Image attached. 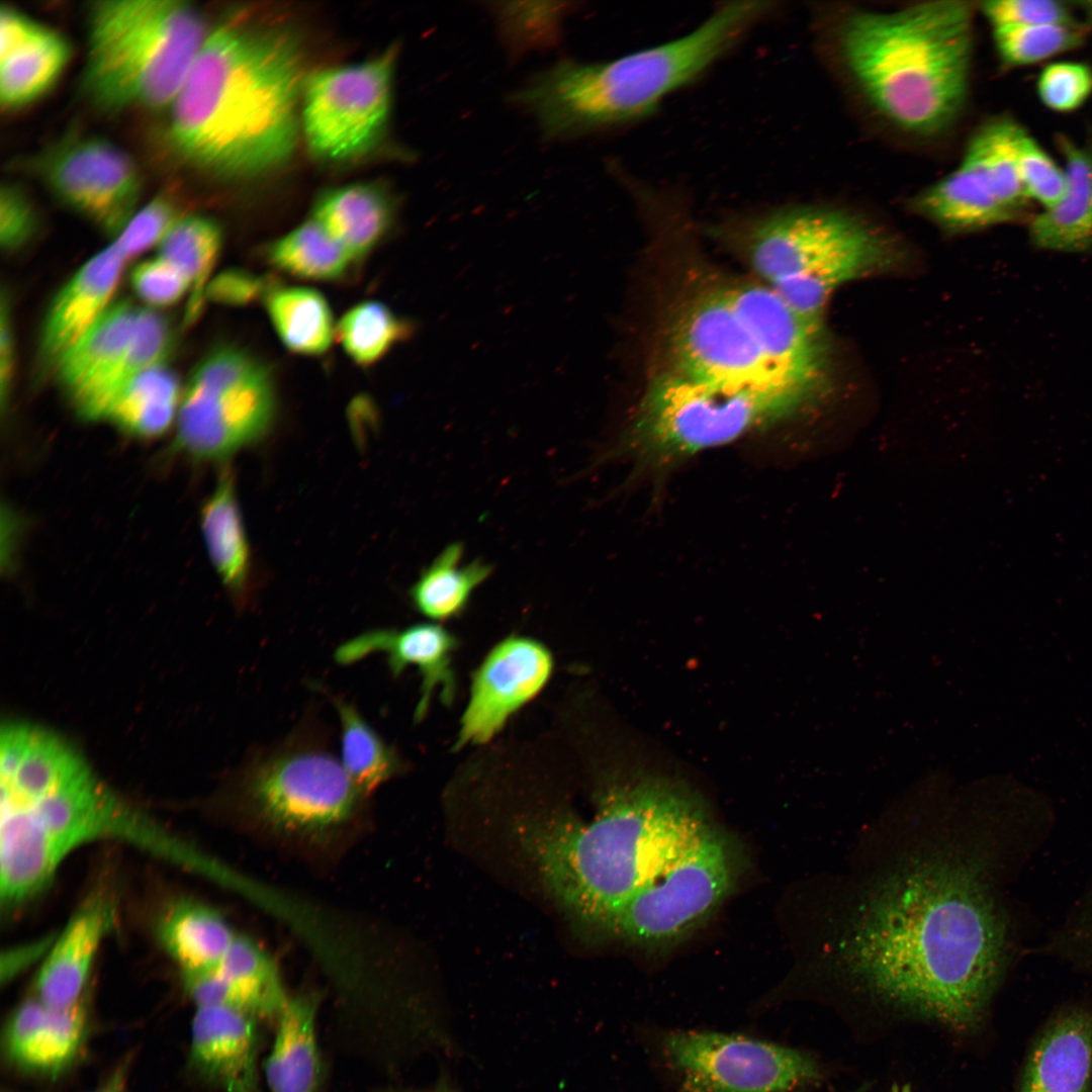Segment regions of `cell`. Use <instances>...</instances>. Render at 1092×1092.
<instances>
[{"instance_id":"obj_1","label":"cell","mask_w":1092,"mask_h":1092,"mask_svg":"<svg viewBox=\"0 0 1092 1092\" xmlns=\"http://www.w3.org/2000/svg\"><path fill=\"white\" fill-rule=\"evenodd\" d=\"M1008 844L994 833L963 862L934 854L889 872L842 937L849 971L882 997L946 1025L977 1024L1014 949L992 875L1014 850H998Z\"/></svg>"},{"instance_id":"obj_2","label":"cell","mask_w":1092,"mask_h":1092,"mask_svg":"<svg viewBox=\"0 0 1092 1092\" xmlns=\"http://www.w3.org/2000/svg\"><path fill=\"white\" fill-rule=\"evenodd\" d=\"M710 822L687 786L646 776L602 790L589 821L556 814L525 821L518 833L558 903L612 934L627 902Z\"/></svg>"},{"instance_id":"obj_3","label":"cell","mask_w":1092,"mask_h":1092,"mask_svg":"<svg viewBox=\"0 0 1092 1092\" xmlns=\"http://www.w3.org/2000/svg\"><path fill=\"white\" fill-rule=\"evenodd\" d=\"M304 80L291 32L225 22L207 35L170 106V142L186 162L211 173L272 169L295 147Z\"/></svg>"},{"instance_id":"obj_4","label":"cell","mask_w":1092,"mask_h":1092,"mask_svg":"<svg viewBox=\"0 0 1092 1092\" xmlns=\"http://www.w3.org/2000/svg\"><path fill=\"white\" fill-rule=\"evenodd\" d=\"M841 64L873 110L914 135L950 126L966 104L973 8L931 1L894 11L858 10L837 35Z\"/></svg>"},{"instance_id":"obj_5","label":"cell","mask_w":1092,"mask_h":1092,"mask_svg":"<svg viewBox=\"0 0 1092 1092\" xmlns=\"http://www.w3.org/2000/svg\"><path fill=\"white\" fill-rule=\"evenodd\" d=\"M768 1L721 4L676 39L604 63L563 60L535 74L511 100L550 141L637 121L694 81L774 9Z\"/></svg>"},{"instance_id":"obj_6","label":"cell","mask_w":1092,"mask_h":1092,"mask_svg":"<svg viewBox=\"0 0 1092 1092\" xmlns=\"http://www.w3.org/2000/svg\"><path fill=\"white\" fill-rule=\"evenodd\" d=\"M207 35L187 1L90 2L81 91L104 111L170 107Z\"/></svg>"},{"instance_id":"obj_7","label":"cell","mask_w":1092,"mask_h":1092,"mask_svg":"<svg viewBox=\"0 0 1092 1092\" xmlns=\"http://www.w3.org/2000/svg\"><path fill=\"white\" fill-rule=\"evenodd\" d=\"M810 398L779 382L713 383L667 372L649 385L631 425L600 461L667 469L765 429Z\"/></svg>"},{"instance_id":"obj_8","label":"cell","mask_w":1092,"mask_h":1092,"mask_svg":"<svg viewBox=\"0 0 1092 1092\" xmlns=\"http://www.w3.org/2000/svg\"><path fill=\"white\" fill-rule=\"evenodd\" d=\"M756 273L798 313L823 322L839 286L895 267L890 237L846 210L792 206L765 214L747 232Z\"/></svg>"},{"instance_id":"obj_9","label":"cell","mask_w":1092,"mask_h":1092,"mask_svg":"<svg viewBox=\"0 0 1092 1092\" xmlns=\"http://www.w3.org/2000/svg\"><path fill=\"white\" fill-rule=\"evenodd\" d=\"M242 812L277 830L324 832L351 821L367 798L332 748L331 730L308 713L285 736L253 746L231 778Z\"/></svg>"},{"instance_id":"obj_10","label":"cell","mask_w":1092,"mask_h":1092,"mask_svg":"<svg viewBox=\"0 0 1092 1092\" xmlns=\"http://www.w3.org/2000/svg\"><path fill=\"white\" fill-rule=\"evenodd\" d=\"M742 859L736 840L710 822L627 902L612 934L652 950L679 942L728 897Z\"/></svg>"},{"instance_id":"obj_11","label":"cell","mask_w":1092,"mask_h":1092,"mask_svg":"<svg viewBox=\"0 0 1092 1092\" xmlns=\"http://www.w3.org/2000/svg\"><path fill=\"white\" fill-rule=\"evenodd\" d=\"M275 408L266 366L242 349L218 347L191 374L179 410L176 445L197 459L226 457L264 435Z\"/></svg>"},{"instance_id":"obj_12","label":"cell","mask_w":1092,"mask_h":1092,"mask_svg":"<svg viewBox=\"0 0 1092 1092\" xmlns=\"http://www.w3.org/2000/svg\"><path fill=\"white\" fill-rule=\"evenodd\" d=\"M396 51L393 47L373 60L322 69L305 78L302 124L314 155L345 160L375 145L388 120Z\"/></svg>"},{"instance_id":"obj_13","label":"cell","mask_w":1092,"mask_h":1092,"mask_svg":"<svg viewBox=\"0 0 1092 1092\" xmlns=\"http://www.w3.org/2000/svg\"><path fill=\"white\" fill-rule=\"evenodd\" d=\"M663 1052L686 1092H793L819 1076L808 1055L737 1034L675 1030Z\"/></svg>"},{"instance_id":"obj_14","label":"cell","mask_w":1092,"mask_h":1092,"mask_svg":"<svg viewBox=\"0 0 1092 1092\" xmlns=\"http://www.w3.org/2000/svg\"><path fill=\"white\" fill-rule=\"evenodd\" d=\"M36 169L59 202L108 235H118L135 214L140 171L105 138H67L38 158Z\"/></svg>"},{"instance_id":"obj_15","label":"cell","mask_w":1092,"mask_h":1092,"mask_svg":"<svg viewBox=\"0 0 1092 1092\" xmlns=\"http://www.w3.org/2000/svg\"><path fill=\"white\" fill-rule=\"evenodd\" d=\"M668 342L671 373L681 377L713 383L779 382L813 397L772 368L723 289L692 300L673 321Z\"/></svg>"},{"instance_id":"obj_16","label":"cell","mask_w":1092,"mask_h":1092,"mask_svg":"<svg viewBox=\"0 0 1092 1092\" xmlns=\"http://www.w3.org/2000/svg\"><path fill=\"white\" fill-rule=\"evenodd\" d=\"M755 344L788 382L815 396L829 380L830 356L824 325L793 309L769 285L723 289Z\"/></svg>"},{"instance_id":"obj_17","label":"cell","mask_w":1092,"mask_h":1092,"mask_svg":"<svg viewBox=\"0 0 1092 1092\" xmlns=\"http://www.w3.org/2000/svg\"><path fill=\"white\" fill-rule=\"evenodd\" d=\"M552 667L550 651L537 640L510 636L494 646L473 674L456 749L489 741L541 691Z\"/></svg>"},{"instance_id":"obj_18","label":"cell","mask_w":1092,"mask_h":1092,"mask_svg":"<svg viewBox=\"0 0 1092 1092\" xmlns=\"http://www.w3.org/2000/svg\"><path fill=\"white\" fill-rule=\"evenodd\" d=\"M260 1022L234 1006L197 1007L188 1058L192 1072L220 1092H264L259 1072Z\"/></svg>"},{"instance_id":"obj_19","label":"cell","mask_w":1092,"mask_h":1092,"mask_svg":"<svg viewBox=\"0 0 1092 1092\" xmlns=\"http://www.w3.org/2000/svg\"><path fill=\"white\" fill-rule=\"evenodd\" d=\"M457 638L438 624H416L404 629H376L363 632L342 643L334 653L341 665H349L375 653L386 657L390 673L397 677L410 665L422 676L421 694L415 720L427 714L432 695L440 688L444 704L450 705L456 693L452 654Z\"/></svg>"},{"instance_id":"obj_20","label":"cell","mask_w":1092,"mask_h":1092,"mask_svg":"<svg viewBox=\"0 0 1092 1092\" xmlns=\"http://www.w3.org/2000/svg\"><path fill=\"white\" fill-rule=\"evenodd\" d=\"M79 1002L71 1007L49 1006L27 1000L12 1012L3 1032V1052L18 1071L56 1079L80 1058L88 1036L87 1011Z\"/></svg>"},{"instance_id":"obj_21","label":"cell","mask_w":1092,"mask_h":1092,"mask_svg":"<svg viewBox=\"0 0 1092 1092\" xmlns=\"http://www.w3.org/2000/svg\"><path fill=\"white\" fill-rule=\"evenodd\" d=\"M1016 1092H1092V1008L1070 1003L1036 1031Z\"/></svg>"},{"instance_id":"obj_22","label":"cell","mask_w":1092,"mask_h":1092,"mask_svg":"<svg viewBox=\"0 0 1092 1092\" xmlns=\"http://www.w3.org/2000/svg\"><path fill=\"white\" fill-rule=\"evenodd\" d=\"M124 260L111 244L87 261L56 294L40 331L38 356L43 367L55 368L108 308Z\"/></svg>"},{"instance_id":"obj_23","label":"cell","mask_w":1092,"mask_h":1092,"mask_svg":"<svg viewBox=\"0 0 1092 1092\" xmlns=\"http://www.w3.org/2000/svg\"><path fill=\"white\" fill-rule=\"evenodd\" d=\"M113 908L105 898H96L73 916L36 977L37 1000L58 1008L81 1001L99 943L113 922Z\"/></svg>"},{"instance_id":"obj_24","label":"cell","mask_w":1092,"mask_h":1092,"mask_svg":"<svg viewBox=\"0 0 1092 1092\" xmlns=\"http://www.w3.org/2000/svg\"><path fill=\"white\" fill-rule=\"evenodd\" d=\"M320 1003L314 992L291 995L277 1017L274 1041L262 1068L269 1092H321Z\"/></svg>"},{"instance_id":"obj_25","label":"cell","mask_w":1092,"mask_h":1092,"mask_svg":"<svg viewBox=\"0 0 1092 1092\" xmlns=\"http://www.w3.org/2000/svg\"><path fill=\"white\" fill-rule=\"evenodd\" d=\"M1056 140L1064 160L1066 192L1032 218L1029 238L1034 247L1045 251H1092V148L1062 133Z\"/></svg>"},{"instance_id":"obj_26","label":"cell","mask_w":1092,"mask_h":1092,"mask_svg":"<svg viewBox=\"0 0 1092 1092\" xmlns=\"http://www.w3.org/2000/svg\"><path fill=\"white\" fill-rule=\"evenodd\" d=\"M64 857L25 811L1 809L0 890L5 905L14 906L38 892Z\"/></svg>"},{"instance_id":"obj_27","label":"cell","mask_w":1092,"mask_h":1092,"mask_svg":"<svg viewBox=\"0 0 1092 1092\" xmlns=\"http://www.w3.org/2000/svg\"><path fill=\"white\" fill-rule=\"evenodd\" d=\"M393 210L379 186L356 183L325 191L314 203L312 220L356 260L387 234Z\"/></svg>"},{"instance_id":"obj_28","label":"cell","mask_w":1092,"mask_h":1092,"mask_svg":"<svg viewBox=\"0 0 1092 1092\" xmlns=\"http://www.w3.org/2000/svg\"><path fill=\"white\" fill-rule=\"evenodd\" d=\"M173 335L168 321L151 309H139L129 342L114 364L92 384L69 398L85 421H104L124 385L142 371L165 363Z\"/></svg>"},{"instance_id":"obj_29","label":"cell","mask_w":1092,"mask_h":1092,"mask_svg":"<svg viewBox=\"0 0 1092 1092\" xmlns=\"http://www.w3.org/2000/svg\"><path fill=\"white\" fill-rule=\"evenodd\" d=\"M913 205L920 214L952 233L978 231L1018 217L962 164L917 194Z\"/></svg>"},{"instance_id":"obj_30","label":"cell","mask_w":1092,"mask_h":1092,"mask_svg":"<svg viewBox=\"0 0 1092 1092\" xmlns=\"http://www.w3.org/2000/svg\"><path fill=\"white\" fill-rule=\"evenodd\" d=\"M72 49L64 34L44 24L0 57V101L7 110L32 103L53 87Z\"/></svg>"},{"instance_id":"obj_31","label":"cell","mask_w":1092,"mask_h":1092,"mask_svg":"<svg viewBox=\"0 0 1092 1092\" xmlns=\"http://www.w3.org/2000/svg\"><path fill=\"white\" fill-rule=\"evenodd\" d=\"M139 309L129 301L110 304L59 360L57 378L68 398L102 376L125 350Z\"/></svg>"},{"instance_id":"obj_32","label":"cell","mask_w":1092,"mask_h":1092,"mask_svg":"<svg viewBox=\"0 0 1092 1092\" xmlns=\"http://www.w3.org/2000/svg\"><path fill=\"white\" fill-rule=\"evenodd\" d=\"M202 532L213 566L238 602L245 603L249 582V548L234 477L223 470L202 508Z\"/></svg>"},{"instance_id":"obj_33","label":"cell","mask_w":1092,"mask_h":1092,"mask_svg":"<svg viewBox=\"0 0 1092 1092\" xmlns=\"http://www.w3.org/2000/svg\"><path fill=\"white\" fill-rule=\"evenodd\" d=\"M237 933L213 909L194 902H180L159 926L163 946L183 972L216 969Z\"/></svg>"},{"instance_id":"obj_34","label":"cell","mask_w":1092,"mask_h":1092,"mask_svg":"<svg viewBox=\"0 0 1092 1092\" xmlns=\"http://www.w3.org/2000/svg\"><path fill=\"white\" fill-rule=\"evenodd\" d=\"M464 553L461 542L447 545L411 587L413 606L422 615L435 621L461 615L474 590L491 576L492 564L480 558L463 563Z\"/></svg>"},{"instance_id":"obj_35","label":"cell","mask_w":1092,"mask_h":1092,"mask_svg":"<svg viewBox=\"0 0 1092 1092\" xmlns=\"http://www.w3.org/2000/svg\"><path fill=\"white\" fill-rule=\"evenodd\" d=\"M216 971L235 1007L275 1023L290 995L277 965L258 943L238 934Z\"/></svg>"},{"instance_id":"obj_36","label":"cell","mask_w":1092,"mask_h":1092,"mask_svg":"<svg viewBox=\"0 0 1092 1092\" xmlns=\"http://www.w3.org/2000/svg\"><path fill=\"white\" fill-rule=\"evenodd\" d=\"M1021 128L1006 117L988 120L973 133L961 162L984 181L1000 203L1018 216L1028 201L1017 161Z\"/></svg>"},{"instance_id":"obj_37","label":"cell","mask_w":1092,"mask_h":1092,"mask_svg":"<svg viewBox=\"0 0 1092 1092\" xmlns=\"http://www.w3.org/2000/svg\"><path fill=\"white\" fill-rule=\"evenodd\" d=\"M179 401V382L165 363L133 377L111 402L104 421L128 434L153 438L171 426Z\"/></svg>"},{"instance_id":"obj_38","label":"cell","mask_w":1092,"mask_h":1092,"mask_svg":"<svg viewBox=\"0 0 1092 1092\" xmlns=\"http://www.w3.org/2000/svg\"><path fill=\"white\" fill-rule=\"evenodd\" d=\"M326 695L340 722L342 765L356 787L368 797L399 775L404 768L403 761L354 704L331 693Z\"/></svg>"},{"instance_id":"obj_39","label":"cell","mask_w":1092,"mask_h":1092,"mask_svg":"<svg viewBox=\"0 0 1092 1092\" xmlns=\"http://www.w3.org/2000/svg\"><path fill=\"white\" fill-rule=\"evenodd\" d=\"M265 301L276 334L291 352L317 356L329 349L333 315L322 293L308 287L275 288Z\"/></svg>"},{"instance_id":"obj_40","label":"cell","mask_w":1092,"mask_h":1092,"mask_svg":"<svg viewBox=\"0 0 1092 1092\" xmlns=\"http://www.w3.org/2000/svg\"><path fill=\"white\" fill-rule=\"evenodd\" d=\"M221 230L216 221L202 215L179 218L160 242V258L176 267L190 282L191 295L184 326L200 315L206 282L221 245Z\"/></svg>"},{"instance_id":"obj_41","label":"cell","mask_w":1092,"mask_h":1092,"mask_svg":"<svg viewBox=\"0 0 1092 1092\" xmlns=\"http://www.w3.org/2000/svg\"><path fill=\"white\" fill-rule=\"evenodd\" d=\"M266 257L273 266L293 276L322 281L342 278L354 261L312 219L270 244Z\"/></svg>"},{"instance_id":"obj_42","label":"cell","mask_w":1092,"mask_h":1092,"mask_svg":"<svg viewBox=\"0 0 1092 1092\" xmlns=\"http://www.w3.org/2000/svg\"><path fill=\"white\" fill-rule=\"evenodd\" d=\"M411 331L408 323L375 300L361 302L349 309L337 327L343 349L355 363L363 366L378 361Z\"/></svg>"},{"instance_id":"obj_43","label":"cell","mask_w":1092,"mask_h":1092,"mask_svg":"<svg viewBox=\"0 0 1092 1092\" xmlns=\"http://www.w3.org/2000/svg\"><path fill=\"white\" fill-rule=\"evenodd\" d=\"M1086 33L1081 22L1056 23L993 30V39L1005 66L1021 67L1080 47Z\"/></svg>"},{"instance_id":"obj_44","label":"cell","mask_w":1092,"mask_h":1092,"mask_svg":"<svg viewBox=\"0 0 1092 1092\" xmlns=\"http://www.w3.org/2000/svg\"><path fill=\"white\" fill-rule=\"evenodd\" d=\"M1017 161L1028 200L1036 201L1044 209L1062 199L1067 188L1064 167L1059 166L1023 127L1018 135Z\"/></svg>"},{"instance_id":"obj_45","label":"cell","mask_w":1092,"mask_h":1092,"mask_svg":"<svg viewBox=\"0 0 1092 1092\" xmlns=\"http://www.w3.org/2000/svg\"><path fill=\"white\" fill-rule=\"evenodd\" d=\"M1037 95L1044 106L1056 112L1079 108L1092 91V72L1077 62H1057L1045 66L1036 83Z\"/></svg>"},{"instance_id":"obj_46","label":"cell","mask_w":1092,"mask_h":1092,"mask_svg":"<svg viewBox=\"0 0 1092 1092\" xmlns=\"http://www.w3.org/2000/svg\"><path fill=\"white\" fill-rule=\"evenodd\" d=\"M992 30L1080 22L1067 2L1054 0H995L981 3Z\"/></svg>"},{"instance_id":"obj_47","label":"cell","mask_w":1092,"mask_h":1092,"mask_svg":"<svg viewBox=\"0 0 1092 1092\" xmlns=\"http://www.w3.org/2000/svg\"><path fill=\"white\" fill-rule=\"evenodd\" d=\"M179 218L170 196L158 195L135 212L113 244L125 260L132 258L161 242Z\"/></svg>"},{"instance_id":"obj_48","label":"cell","mask_w":1092,"mask_h":1092,"mask_svg":"<svg viewBox=\"0 0 1092 1092\" xmlns=\"http://www.w3.org/2000/svg\"><path fill=\"white\" fill-rule=\"evenodd\" d=\"M1046 948L1092 974V880Z\"/></svg>"},{"instance_id":"obj_49","label":"cell","mask_w":1092,"mask_h":1092,"mask_svg":"<svg viewBox=\"0 0 1092 1092\" xmlns=\"http://www.w3.org/2000/svg\"><path fill=\"white\" fill-rule=\"evenodd\" d=\"M130 282L136 295L154 306L172 305L191 289L188 279L160 257L136 265Z\"/></svg>"},{"instance_id":"obj_50","label":"cell","mask_w":1092,"mask_h":1092,"mask_svg":"<svg viewBox=\"0 0 1092 1092\" xmlns=\"http://www.w3.org/2000/svg\"><path fill=\"white\" fill-rule=\"evenodd\" d=\"M36 228L37 216L28 195L16 184H2L0 190L2 249L6 252L21 249L32 239Z\"/></svg>"},{"instance_id":"obj_51","label":"cell","mask_w":1092,"mask_h":1092,"mask_svg":"<svg viewBox=\"0 0 1092 1092\" xmlns=\"http://www.w3.org/2000/svg\"><path fill=\"white\" fill-rule=\"evenodd\" d=\"M272 289L267 278L234 268L215 276L207 285L205 296L220 304L242 306L266 298Z\"/></svg>"},{"instance_id":"obj_52","label":"cell","mask_w":1092,"mask_h":1092,"mask_svg":"<svg viewBox=\"0 0 1092 1092\" xmlns=\"http://www.w3.org/2000/svg\"><path fill=\"white\" fill-rule=\"evenodd\" d=\"M40 23L15 7L0 10V57L24 41Z\"/></svg>"},{"instance_id":"obj_53","label":"cell","mask_w":1092,"mask_h":1092,"mask_svg":"<svg viewBox=\"0 0 1092 1092\" xmlns=\"http://www.w3.org/2000/svg\"><path fill=\"white\" fill-rule=\"evenodd\" d=\"M14 368V340L9 300L2 294L0 321V396L5 405L9 395Z\"/></svg>"},{"instance_id":"obj_54","label":"cell","mask_w":1092,"mask_h":1092,"mask_svg":"<svg viewBox=\"0 0 1092 1092\" xmlns=\"http://www.w3.org/2000/svg\"><path fill=\"white\" fill-rule=\"evenodd\" d=\"M46 946V943L40 942L35 946H25L24 948L10 951L7 956V962L2 963L1 979L3 981L12 979L19 971L29 964L34 957L38 956Z\"/></svg>"},{"instance_id":"obj_55","label":"cell","mask_w":1092,"mask_h":1092,"mask_svg":"<svg viewBox=\"0 0 1092 1092\" xmlns=\"http://www.w3.org/2000/svg\"><path fill=\"white\" fill-rule=\"evenodd\" d=\"M425 1092H458V1091H457V1090H455V1089H454V1088H453V1087H452L451 1085H449V1084H446V1083H441V1084H439L438 1086H436V1087H435L434 1089H432V1090H429V1091H425Z\"/></svg>"},{"instance_id":"obj_56","label":"cell","mask_w":1092,"mask_h":1092,"mask_svg":"<svg viewBox=\"0 0 1092 1092\" xmlns=\"http://www.w3.org/2000/svg\"><path fill=\"white\" fill-rule=\"evenodd\" d=\"M94 1092H124V1091L120 1088L119 1085L112 1083V1084H110V1085H108L106 1087H103L102 1089H99V1090L94 1091Z\"/></svg>"},{"instance_id":"obj_57","label":"cell","mask_w":1092,"mask_h":1092,"mask_svg":"<svg viewBox=\"0 0 1092 1092\" xmlns=\"http://www.w3.org/2000/svg\"><path fill=\"white\" fill-rule=\"evenodd\" d=\"M902 1092H909V1090L907 1087H905Z\"/></svg>"},{"instance_id":"obj_58","label":"cell","mask_w":1092,"mask_h":1092,"mask_svg":"<svg viewBox=\"0 0 1092 1092\" xmlns=\"http://www.w3.org/2000/svg\"><path fill=\"white\" fill-rule=\"evenodd\" d=\"M1090 5H1091V7H1089V10H1090V13L1092 14V3H1090Z\"/></svg>"}]
</instances>
